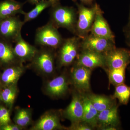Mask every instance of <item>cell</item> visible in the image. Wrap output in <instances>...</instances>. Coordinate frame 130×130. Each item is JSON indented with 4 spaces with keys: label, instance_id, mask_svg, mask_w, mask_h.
Returning a JSON list of instances; mask_svg holds the SVG:
<instances>
[{
    "label": "cell",
    "instance_id": "25",
    "mask_svg": "<svg viewBox=\"0 0 130 130\" xmlns=\"http://www.w3.org/2000/svg\"><path fill=\"white\" fill-rule=\"evenodd\" d=\"M17 89L14 85H12L3 90L1 93V97L6 104L11 105L13 104L16 95Z\"/></svg>",
    "mask_w": 130,
    "mask_h": 130
},
{
    "label": "cell",
    "instance_id": "32",
    "mask_svg": "<svg viewBox=\"0 0 130 130\" xmlns=\"http://www.w3.org/2000/svg\"><path fill=\"white\" fill-rule=\"evenodd\" d=\"M74 1H77V0H74ZM78 1H80L81 2L85 4H90L94 0H78Z\"/></svg>",
    "mask_w": 130,
    "mask_h": 130
},
{
    "label": "cell",
    "instance_id": "36",
    "mask_svg": "<svg viewBox=\"0 0 130 130\" xmlns=\"http://www.w3.org/2000/svg\"><path fill=\"white\" fill-rule=\"evenodd\" d=\"M1 95H0V98H1Z\"/></svg>",
    "mask_w": 130,
    "mask_h": 130
},
{
    "label": "cell",
    "instance_id": "35",
    "mask_svg": "<svg viewBox=\"0 0 130 130\" xmlns=\"http://www.w3.org/2000/svg\"><path fill=\"white\" fill-rule=\"evenodd\" d=\"M129 20H130V13Z\"/></svg>",
    "mask_w": 130,
    "mask_h": 130
},
{
    "label": "cell",
    "instance_id": "5",
    "mask_svg": "<svg viewBox=\"0 0 130 130\" xmlns=\"http://www.w3.org/2000/svg\"><path fill=\"white\" fill-rule=\"evenodd\" d=\"M115 42L105 38L90 34L83 38L80 44L82 50L105 54L115 48Z\"/></svg>",
    "mask_w": 130,
    "mask_h": 130
},
{
    "label": "cell",
    "instance_id": "23",
    "mask_svg": "<svg viewBox=\"0 0 130 130\" xmlns=\"http://www.w3.org/2000/svg\"><path fill=\"white\" fill-rule=\"evenodd\" d=\"M128 65L115 69L108 70L109 82L115 86L124 83L126 68Z\"/></svg>",
    "mask_w": 130,
    "mask_h": 130
},
{
    "label": "cell",
    "instance_id": "22",
    "mask_svg": "<svg viewBox=\"0 0 130 130\" xmlns=\"http://www.w3.org/2000/svg\"><path fill=\"white\" fill-rule=\"evenodd\" d=\"M35 5V7L31 11L28 12H25L24 14L23 21L24 23L36 18L44 10L52 6L51 3L48 1L40 2Z\"/></svg>",
    "mask_w": 130,
    "mask_h": 130
},
{
    "label": "cell",
    "instance_id": "20",
    "mask_svg": "<svg viewBox=\"0 0 130 130\" xmlns=\"http://www.w3.org/2000/svg\"><path fill=\"white\" fill-rule=\"evenodd\" d=\"M23 71V68L20 66L8 68L3 73L2 80L6 84L14 85L21 76Z\"/></svg>",
    "mask_w": 130,
    "mask_h": 130
},
{
    "label": "cell",
    "instance_id": "2",
    "mask_svg": "<svg viewBox=\"0 0 130 130\" xmlns=\"http://www.w3.org/2000/svg\"><path fill=\"white\" fill-rule=\"evenodd\" d=\"M57 29L50 21L46 24L38 28L35 34V43L54 49L60 47L63 40Z\"/></svg>",
    "mask_w": 130,
    "mask_h": 130
},
{
    "label": "cell",
    "instance_id": "26",
    "mask_svg": "<svg viewBox=\"0 0 130 130\" xmlns=\"http://www.w3.org/2000/svg\"><path fill=\"white\" fill-rule=\"evenodd\" d=\"M91 126L83 121L73 123L71 129L75 130H91L93 129Z\"/></svg>",
    "mask_w": 130,
    "mask_h": 130
},
{
    "label": "cell",
    "instance_id": "15",
    "mask_svg": "<svg viewBox=\"0 0 130 130\" xmlns=\"http://www.w3.org/2000/svg\"><path fill=\"white\" fill-rule=\"evenodd\" d=\"M23 4L14 0H5L0 2V18L3 19L16 16V14L24 15L25 12L23 9Z\"/></svg>",
    "mask_w": 130,
    "mask_h": 130
},
{
    "label": "cell",
    "instance_id": "31",
    "mask_svg": "<svg viewBox=\"0 0 130 130\" xmlns=\"http://www.w3.org/2000/svg\"><path fill=\"white\" fill-rule=\"evenodd\" d=\"M7 124H8L7 122L5 120V117L3 116V114L0 108V125L2 126Z\"/></svg>",
    "mask_w": 130,
    "mask_h": 130
},
{
    "label": "cell",
    "instance_id": "12",
    "mask_svg": "<svg viewBox=\"0 0 130 130\" xmlns=\"http://www.w3.org/2000/svg\"><path fill=\"white\" fill-rule=\"evenodd\" d=\"M83 104L81 95L75 94L64 111L65 116L72 123L82 121L83 115Z\"/></svg>",
    "mask_w": 130,
    "mask_h": 130
},
{
    "label": "cell",
    "instance_id": "33",
    "mask_svg": "<svg viewBox=\"0 0 130 130\" xmlns=\"http://www.w3.org/2000/svg\"><path fill=\"white\" fill-rule=\"evenodd\" d=\"M129 38H130V30L129 31Z\"/></svg>",
    "mask_w": 130,
    "mask_h": 130
},
{
    "label": "cell",
    "instance_id": "6",
    "mask_svg": "<svg viewBox=\"0 0 130 130\" xmlns=\"http://www.w3.org/2000/svg\"><path fill=\"white\" fill-rule=\"evenodd\" d=\"M24 24L16 16L3 19L0 22V36L6 40L15 41L21 35Z\"/></svg>",
    "mask_w": 130,
    "mask_h": 130
},
{
    "label": "cell",
    "instance_id": "7",
    "mask_svg": "<svg viewBox=\"0 0 130 130\" xmlns=\"http://www.w3.org/2000/svg\"><path fill=\"white\" fill-rule=\"evenodd\" d=\"M76 65L83 66L92 70L96 67H106L105 54L82 50L77 56Z\"/></svg>",
    "mask_w": 130,
    "mask_h": 130
},
{
    "label": "cell",
    "instance_id": "30",
    "mask_svg": "<svg viewBox=\"0 0 130 130\" xmlns=\"http://www.w3.org/2000/svg\"><path fill=\"white\" fill-rule=\"evenodd\" d=\"M0 108H1L2 111V113L3 114V116L5 117V120H6V122H7V124H8L11 121L9 112L8 110L4 107L0 106Z\"/></svg>",
    "mask_w": 130,
    "mask_h": 130
},
{
    "label": "cell",
    "instance_id": "8",
    "mask_svg": "<svg viewBox=\"0 0 130 130\" xmlns=\"http://www.w3.org/2000/svg\"><path fill=\"white\" fill-rule=\"evenodd\" d=\"M92 69L76 65L71 72L72 79L76 88L82 92L89 91Z\"/></svg>",
    "mask_w": 130,
    "mask_h": 130
},
{
    "label": "cell",
    "instance_id": "14",
    "mask_svg": "<svg viewBox=\"0 0 130 130\" xmlns=\"http://www.w3.org/2000/svg\"><path fill=\"white\" fill-rule=\"evenodd\" d=\"M35 67L44 73L50 74L54 70V59L53 54L46 50L38 51L33 59Z\"/></svg>",
    "mask_w": 130,
    "mask_h": 130
},
{
    "label": "cell",
    "instance_id": "34",
    "mask_svg": "<svg viewBox=\"0 0 130 130\" xmlns=\"http://www.w3.org/2000/svg\"><path fill=\"white\" fill-rule=\"evenodd\" d=\"M2 20V19H1V18H0V22H1V21Z\"/></svg>",
    "mask_w": 130,
    "mask_h": 130
},
{
    "label": "cell",
    "instance_id": "3",
    "mask_svg": "<svg viewBox=\"0 0 130 130\" xmlns=\"http://www.w3.org/2000/svg\"><path fill=\"white\" fill-rule=\"evenodd\" d=\"M77 6L78 8V16L75 33L80 38H83L90 31L96 14L100 7L97 4L90 8L79 4H77Z\"/></svg>",
    "mask_w": 130,
    "mask_h": 130
},
{
    "label": "cell",
    "instance_id": "29",
    "mask_svg": "<svg viewBox=\"0 0 130 130\" xmlns=\"http://www.w3.org/2000/svg\"><path fill=\"white\" fill-rule=\"evenodd\" d=\"M29 2L32 4H36L40 2L48 1L51 3L52 6H56L59 4L60 0H28Z\"/></svg>",
    "mask_w": 130,
    "mask_h": 130
},
{
    "label": "cell",
    "instance_id": "10",
    "mask_svg": "<svg viewBox=\"0 0 130 130\" xmlns=\"http://www.w3.org/2000/svg\"><path fill=\"white\" fill-rule=\"evenodd\" d=\"M118 108L115 105L98 113V126H99L101 129L116 130L119 124Z\"/></svg>",
    "mask_w": 130,
    "mask_h": 130
},
{
    "label": "cell",
    "instance_id": "27",
    "mask_svg": "<svg viewBox=\"0 0 130 130\" xmlns=\"http://www.w3.org/2000/svg\"><path fill=\"white\" fill-rule=\"evenodd\" d=\"M19 111L21 113L24 126H26L30 123L31 120L30 113L28 110L26 109H21Z\"/></svg>",
    "mask_w": 130,
    "mask_h": 130
},
{
    "label": "cell",
    "instance_id": "28",
    "mask_svg": "<svg viewBox=\"0 0 130 130\" xmlns=\"http://www.w3.org/2000/svg\"><path fill=\"white\" fill-rule=\"evenodd\" d=\"M21 127L16 125L7 124L2 125L0 129L2 130H20L21 129Z\"/></svg>",
    "mask_w": 130,
    "mask_h": 130
},
{
    "label": "cell",
    "instance_id": "17",
    "mask_svg": "<svg viewBox=\"0 0 130 130\" xmlns=\"http://www.w3.org/2000/svg\"><path fill=\"white\" fill-rule=\"evenodd\" d=\"M68 88L67 79L63 75L59 76L48 82L47 90L51 95L60 96L66 92Z\"/></svg>",
    "mask_w": 130,
    "mask_h": 130
},
{
    "label": "cell",
    "instance_id": "21",
    "mask_svg": "<svg viewBox=\"0 0 130 130\" xmlns=\"http://www.w3.org/2000/svg\"><path fill=\"white\" fill-rule=\"evenodd\" d=\"M16 58L11 45L5 41H0V62L9 64L13 62Z\"/></svg>",
    "mask_w": 130,
    "mask_h": 130
},
{
    "label": "cell",
    "instance_id": "18",
    "mask_svg": "<svg viewBox=\"0 0 130 130\" xmlns=\"http://www.w3.org/2000/svg\"><path fill=\"white\" fill-rule=\"evenodd\" d=\"M59 119L54 114L44 115L38 120L32 129L35 130H53L60 128Z\"/></svg>",
    "mask_w": 130,
    "mask_h": 130
},
{
    "label": "cell",
    "instance_id": "24",
    "mask_svg": "<svg viewBox=\"0 0 130 130\" xmlns=\"http://www.w3.org/2000/svg\"><path fill=\"white\" fill-rule=\"evenodd\" d=\"M113 98L118 99L121 104L127 105L130 98V86L124 83L116 85Z\"/></svg>",
    "mask_w": 130,
    "mask_h": 130
},
{
    "label": "cell",
    "instance_id": "19",
    "mask_svg": "<svg viewBox=\"0 0 130 130\" xmlns=\"http://www.w3.org/2000/svg\"><path fill=\"white\" fill-rule=\"evenodd\" d=\"M87 96L98 113L116 105L113 98L93 94H89Z\"/></svg>",
    "mask_w": 130,
    "mask_h": 130
},
{
    "label": "cell",
    "instance_id": "1",
    "mask_svg": "<svg viewBox=\"0 0 130 130\" xmlns=\"http://www.w3.org/2000/svg\"><path fill=\"white\" fill-rule=\"evenodd\" d=\"M50 15L49 21L56 28H65L75 33L77 18L76 13L74 8L62 6L59 4L51 7Z\"/></svg>",
    "mask_w": 130,
    "mask_h": 130
},
{
    "label": "cell",
    "instance_id": "13",
    "mask_svg": "<svg viewBox=\"0 0 130 130\" xmlns=\"http://www.w3.org/2000/svg\"><path fill=\"white\" fill-rule=\"evenodd\" d=\"M13 50L16 57L21 60L32 59L38 50L26 41L20 35L15 40Z\"/></svg>",
    "mask_w": 130,
    "mask_h": 130
},
{
    "label": "cell",
    "instance_id": "4",
    "mask_svg": "<svg viewBox=\"0 0 130 130\" xmlns=\"http://www.w3.org/2000/svg\"><path fill=\"white\" fill-rule=\"evenodd\" d=\"M79 38L74 37L68 38L61 45L59 61L61 66H67L72 64L78 56L80 47Z\"/></svg>",
    "mask_w": 130,
    "mask_h": 130
},
{
    "label": "cell",
    "instance_id": "16",
    "mask_svg": "<svg viewBox=\"0 0 130 130\" xmlns=\"http://www.w3.org/2000/svg\"><path fill=\"white\" fill-rule=\"evenodd\" d=\"M83 104V115L82 121L94 128L98 126V112L95 109L87 95H81Z\"/></svg>",
    "mask_w": 130,
    "mask_h": 130
},
{
    "label": "cell",
    "instance_id": "9",
    "mask_svg": "<svg viewBox=\"0 0 130 130\" xmlns=\"http://www.w3.org/2000/svg\"><path fill=\"white\" fill-rule=\"evenodd\" d=\"M105 55L108 70L122 67L128 65L130 61V51L125 49L115 48Z\"/></svg>",
    "mask_w": 130,
    "mask_h": 130
},
{
    "label": "cell",
    "instance_id": "11",
    "mask_svg": "<svg viewBox=\"0 0 130 130\" xmlns=\"http://www.w3.org/2000/svg\"><path fill=\"white\" fill-rule=\"evenodd\" d=\"M90 32L91 35L105 38L115 42L114 36L103 17L100 7L96 12Z\"/></svg>",
    "mask_w": 130,
    "mask_h": 130
}]
</instances>
